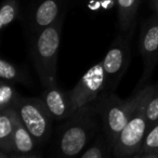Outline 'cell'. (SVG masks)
I'll return each mask as SVG.
<instances>
[{
    "mask_svg": "<svg viewBox=\"0 0 158 158\" xmlns=\"http://www.w3.org/2000/svg\"><path fill=\"white\" fill-rule=\"evenodd\" d=\"M98 117L99 114L92 103L75 110L61 128L56 143L57 155L62 157L80 155L102 130Z\"/></svg>",
    "mask_w": 158,
    "mask_h": 158,
    "instance_id": "6da1fadb",
    "label": "cell"
},
{
    "mask_svg": "<svg viewBox=\"0 0 158 158\" xmlns=\"http://www.w3.org/2000/svg\"><path fill=\"white\" fill-rule=\"evenodd\" d=\"M149 89L151 86L140 88L127 100H121L113 91H105L92 103L101 118L102 130L113 145Z\"/></svg>",
    "mask_w": 158,
    "mask_h": 158,
    "instance_id": "7a4b0ae2",
    "label": "cell"
},
{
    "mask_svg": "<svg viewBox=\"0 0 158 158\" xmlns=\"http://www.w3.org/2000/svg\"><path fill=\"white\" fill-rule=\"evenodd\" d=\"M62 19L36 34L31 46L34 66L42 87L56 85L57 56L62 36Z\"/></svg>",
    "mask_w": 158,
    "mask_h": 158,
    "instance_id": "3957f363",
    "label": "cell"
},
{
    "mask_svg": "<svg viewBox=\"0 0 158 158\" xmlns=\"http://www.w3.org/2000/svg\"><path fill=\"white\" fill-rule=\"evenodd\" d=\"M153 90L151 86L149 91L146 93L141 103L136 107L135 112L131 116L130 120L127 123L123 131L118 135L116 143L114 145L113 156L117 158H129L133 157L136 152L140 149L145 134L148 129V118H147V100Z\"/></svg>",
    "mask_w": 158,
    "mask_h": 158,
    "instance_id": "277c9868",
    "label": "cell"
},
{
    "mask_svg": "<svg viewBox=\"0 0 158 158\" xmlns=\"http://www.w3.org/2000/svg\"><path fill=\"white\" fill-rule=\"evenodd\" d=\"M14 108L22 123L37 141L38 145L46 144L51 135L52 121L54 119L42 98L21 97Z\"/></svg>",
    "mask_w": 158,
    "mask_h": 158,
    "instance_id": "5b68a950",
    "label": "cell"
},
{
    "mask_svg": "<svg viewBox=\"0 0 158 158\" xmlns=\"http://www.w3.org/2000/svg\"><path fill=\"white\" fill-rule=\"evenodd\" d=\"M134 26L123 35H119L103 59L104 69L107 77V91H114L120 82L121 78L127 72L131 60L130 40L133 34Z\"/></svg>",
    "mask_w": 158,
    "mask_h": 158,
    "instance_id": "8992f818",
    "label": "cell"
},
{
    "mask_svg": "<svg viewBox=\"0 0 158 158\" xmlns=\"http://www.w3.org/2000/svg\"><path fill=\"white\" fill-rule=\"evenodd\" d=\"M105 91H107V77L103 63L99 62L87 70L74 88L68 90L73 110L93 103Z\"/></svg>",
    "mask_w": 158,
    "mask_h": 158,
    "instance_id": "52a82bcc",
    "label": "cell"
},
{
    "mask_svg": "<svg viewBox=\"0 0 158 158\" xmlns=\"http://www.w3.org/2000/svg\"><path fill=\"white\" fill-rule=\"evenodd\" d=\"M139 50L144 62V72L141 78V85L151 76L158 61V14L149 19L141 31Z\"/></svg>",
    "mask_w": 158,
    "mask_h": 158,
    "instance_id": "ba28073f",
    "label": "cell"
},
{
    "mask_svg": "<svg viewBox=\"0 0 158 158\" xmlns=\"http://www.w3.org/2000/svg\"><path fill=\"white\" fill-rule=\"evenodd\" d=\"M41 98L54 120H65L74 114L69 92L63 91L57 85L44 88Z\"/></svg>",
    "mask_w": 158,
    "mask_h": 158,
    "instance_id": "9c48e42d",
    "label": "cell"
},
{
    "mask_svg": "<svg viewBox=\"0 0 158 158\" xmlns=\"http://www.w3.org/2000/svg\"><path fill=\"white\" fill-rule=\"evenodd\" d=\"M38 143L25 127L14 108V134L12 158H37L41 154L37 149Z\"/></svg>",
    "mask_w": 158,
    "mask_h": 158,
    "instance_id": "30bf717a",
    "label": "cell"
},
{
    "mask_svg": "<svg viewBox=\"0 0 158 158\" xmlns=\"http://www.w3.org/2000/svg\"><path fill=\"white\" fill-rule=\"evenodd\" d=\"M61 0H40L31 11V29L35 34L44 31L60 20Z\"/></svg>",
    "mask_w": 158,
    "mask_h": 158,
    "instance_id": "8fae6325",
    "label": "cell"
},
{
    "mask_svg": "<svg viewBox=\"0 0 158 158\" xmlns=\"http://www.w3.org/2000/svg\"><path fill=\"white\" fill-rule=\"evenodd\" d=\"M14 107L0 112V158H12Z\"/></svg>",
    "mask_w": 158,
    "mask_h": 158,
    "instance_id": "7c38bea8",
    "label": "cell"
},
{
    "mask_svg": "<svg viewBox=\"0 0 158 158\" xmlns=\"http://www.w3.org/2000/svg\"><path fill=\"white\" fill-rule=\"evenodd\" d=\"M118 20L121 33L128 31L135 25V16L140 0H116Z\"/></svg>",
    "mask_w": 158,
    "mask_h": 158,
    "instance_id": "4fadbf2b",
    "label": "cell"
},
{
    "mask_svg": "<svg viewBox=\"0 0 158 158\" xmlns=\"http://www.w3.org/2000/svg\"><path fill=\"white\" fill-rule=\"evenodd\" d=\"M114 145L107 139L103 130L99 132L90 146L82 152L79 157L81 158H107L113 155Z\"/></svg>",
    "mask_w": 158,
    "mask_h": 158,
    "instance_id": "5bb4252c",
    "label": "cell"
},
{
    "mask_svg": "<svg viewBox=\"0 0 158 158\" xmlns=\"http://www.w3.org/2000/svg\"><path fill=\"white\" fill-rule=\"evenodd\" d=\"M0 77L1 80L12 82V84H23L25 86L31 85V79L27 70L22 67L7 61L5 59L0 60Z\"/></svg>",
    "mask_w": 158,
    "mask_h": 158,
    "instance_id": "9a60e30c",
    "label": "cell"
},
{
    "mask_svg": "<svg viewBox=\"0 0 158 158\" xmlns=\"http://www.w3.org/2000/svg\"><path fill=\"white\" fill-rule=\"evenodd\" d=\"M134 158H158V119L148 126L145 138Z\"/></svg>",
    "mask_w": 158,
    "mask_h": 158,
    "instance_id": "2e32d148",
    "label": "cell"
},
{
    "mask_svg": "<svg viewBox=\"0 0 158 158\" xmlns=\"http://www.w3.org/2000/svg\"><path fill=\"white\" fill-rule=\"evenodd\" d=\"M22 95L16 91L12 82L1 80L0 84V112L15 107Z\"/></svg>",
    "mask_w": 158,
    "mask_h": 158,
    "instance_id": "e0dca14e",
    "label": "cell"
},
{
    "mask_svg": "<svg viewBox=\"0 0 158 158\" xmlns=\"http://www.w3.org/2000/svg\"><path fill=\"white\" fill-rule=\"evenodd\" d=\"M20 15L19 0H3L0 9V29H5Z\"/></svg>",
    "mask_w": 158,
    "mask_h": 158,
    "instance_id": "ac0fdd59",
    "label": "cell"
},
{
    "mask_svg": "<svg viewBox=\"0 0 158 158\" xmlns=\"http://www.w3.org/2000/svg\"><path fill=\"white\" fill-rule=\"evenodd\" d=\"M146 112L149 125L158 119V84L153 86V90L147 100Z\"/></svg>",
    "mask_w": 158,
    "mask_h": 158,
    "instance_id": "d6986e66",
    "label": "cell"
},
{
    "mask_svg": "<svg viewBox=\"0 0 158 158\" xmlns=\"http://www.w3.org/2000/svg\"><path fill=\"white\" fill-rule=\"evenodd\" d=\"M154 7H155V10L158 14V0H154Z\"/></svg>",
    "mask_w": 158,
    "mask_h": 158,
    "instance_id": "ffe728a7",
    "label": "cell"
}]
</instances>
